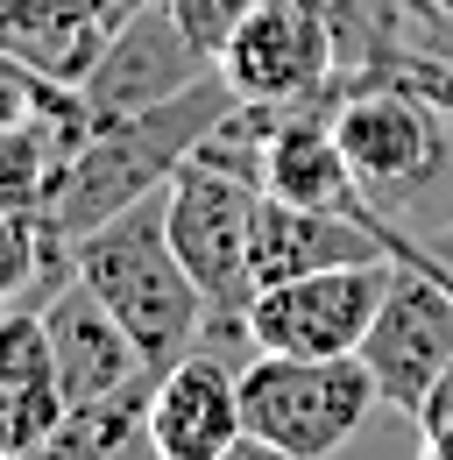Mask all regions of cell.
<instances>
[{
  "label": "cell",
  "instance_id": "cell-19",
  "mask_svg": "<svg viewBox=\"0 0 453 460\" xmlns=\"http://www.w3.org/2000/svg\"><path fill=\"white\" fill-rule=\"evenodd\" d=\"M369 78H404L411 93H425V100L453 120V58H432V50H411V43H404V50H396L383 71H369Z\"/></svg>",
  "mask_w": 453,
  "mask_h": 460
},
{
  "label": "cell",
  "instance_id": "cell-10",
  "mask_svg": "<svg viewBox=\"0 0 453 460\" xmlns=\"http://www.w3.org/2000/svg\"><path fill=\"white\" fill-rule=\"evenodd\" d=\"M43 333H50V361H57V383H64V403H71V411L135 397V390H156V376H164V368L135 347V333H128L78 277H64V284L43 297Z\"/></svg>",
  "mask_w": 453,
  "mask_h": 460
},
{
  "label": "cell",
  "instance_id": "cell-7",
  "mask_svg": "<svg viewBox=\"0 0 453 460\" xmlns=\"http://www.w3.org/2000/svg\"><path fill=\"white\" fill-rule=\"evenodd\" d=\"M213 71L226 78L234 100H255V107H298V100L340 93L333 29H326L319 7H305V0L255 7V14L226 36V50L213 58Z\"/></svg>",
  "mask_w": 453,
  "mask_h": 460
},
{
  "label": "cell",
  "instance_id": "cell-8",
  "mask_svg": "<svg viewBox=\"0 0 453 460\" xmlns=\"http://www.w3.org/2000/svg\"><path fill=\"white\" fill-rule=\"evenodd\" d=\"M354 354L369 361L383 403L411 418L432 390V376L453 361V284L425 262H396L390 290H383V305H376Z\"/></svg>",
  "mask_w": 453,
  "mask_h": 460
},
{
  "label": "cell",
  "instance_id": "cell-23",
  "mask_svg": "<svg viewBox=\"0 0 453 460\" xmlns=\"http://www.w3.org/2000/svg\"><path fill=\"white\" fill-rule=\"evenodd\" d=\"M226 460H298V454H283V447H270V439H255V432H241V439L226 447Z\"/></svg>",
  "mask_w": 453,
  "mask_h": 460
},
{
  "label": "cell",
  "instance_id": "cell-26",
  "mask_svg": "<svg viewBox=\"0 0 453 460\" xmlns=\"http://www.w3.org/2000/svg\"><path fill=\"white\" fill-rule=\"evenodd\" d=\"M113 7H120V22H128V14H135V7H156V0H113Z\"/></svg>",
  "mask_w": 453,
  "mask_h": 460
},
{
  "label": "cell",
  "instance_id": "cell-15",
  "mask_svg": "<svg viewBox=\"0 0 453 460\" xmlns=\"http://www.w3.org/2000/svg\"><path fill=\"white\" fill-rule=\"evenodd\" d=\"M71 277V241L43 213H0V312H43V297Z\"/></svg>",
  "mask_w": 453,
  "mask_h": 460
},
{
  "label": "cell",
  "instance_id": "cell-9",
  "mask_svg": "<svg viewBox=\"0 0 453 460\" xmlns=\"http://www.w3.org/2000/svg\"><path fill=\"white\" fill-rule=\"evenodd\" d=\"M199 78H213V58L177 29V14L156 0V7H135V14L107 36V50L93 58L78 100H85L93 128H100V120L149 114V107H164L177 93H191Z\"/></svg>",
  "mask_w": 453,
  "mask_h": 460
},
{
  "label": "cell",
  "instance_id": "cell-2",
  "mask_svg": "<svg viewBox=\"0 0 453 460\" xmlns=\"http://www.w3.org/2000/svg\"><path fill=\"white\" fill-rule=\"evenodd\" d=\"M71 277L135 333V347L156 368H170L177 354H191L199 333H206V290L191 284V270L170 248L164 191H149L128 213H113L93 234H78L71 241Z\"/></svg>",
  "mask_w": 453,
  "mask_h": 460
},
{
  "label": "cell",
  "instance_id": "cell-5",
  "mask_svg": "<svg viewBox=\"0 0 453 460\" xmlns=\"http://www.w3.org/2000/svg\"><path fill=\"white\" fill-rule=\"evenodd\" d=\"M340 149L376 206H396L447 171V114L404 78H354L333 100Z\"/></svg>",
  "mask_w": 453,
  "mask_h": 460
},
{
  "label": "cell",
  "instance_id": "cell-14",
  "mask_svg": "<svg viewBox=\"0 0 453 460\" xmlns=\"http://www.w3.org/2000/svg\"><path fill=\"white\" fill-rule=\"evenodd\" d=\"M113 29H120L113 0H0V58L29 64L57 85H85Z\"/></svg>",
  "mask_w": 453,
  "mask_h": 460
},
{
  "label": "cell",
  "instance_id": "cell-11",
  "mask_svg": "<svg viewBox=\"0 0 453 460\" xmlns=\"http://www.w3.org/2000/svg\"><path fill=\"white\" fill-rule=\"evenodd\" d=\"M142 425L164 460H226V447L248 432L241 425V368H226V354H213V347L177 354L149 390Z\"/></svg>",
  "mask_w": 453,
  "mask_h": 460
},
{
  "label": "cell",
  "instance_id": "cell-4",
  "mask_svg": "<svg viewBox=\"0 0 453 460\" xmlns=\"http://www.w3.org/2000/svg\"><path fill=\"white\" fill-rule=\"evenodd\" d=\"M376 403L383 390L361 354H248L241 361V425L298 460H333Z\"/></svg>",
  "mask_w": 453,
  "mask_h": 460
},
{
  "label": "cell",
  "instance_id": "cell-12",
  "mask_svg": "<svg viewBox=\"0 0 453 460\" xmlns=\"http://www.w3.org/2000/svg\"><path fill=\"white\" fill-rule=\"evenodd\" d=\"M333 100H298V107H277V128L262 142V191H277L290 206H326V213H354L369 191L340 149V128H333Z\"/></svg>",
  "mask_w": 453,
  "mask_h": 460
},
{
  "label": "cell",
  "instance_id": "cell-13",
  "mask_svg": "<svg viewBox=\"0 0 453 460\" xmlns=\"http://www.w3.org/2000/svg\"><path fill=\"white\" fill-rule=\"evenodd\" d=\"M369 255H390V248L361 227L354 213L290 206L277 191H262V206H255V248H248L255 290L290 284V277H312V270H333V262H369Z\"/></svg>",
  "mask_w": 453,
  "mask_h": 460
},
{
  "label": "cell",
  "instance_id": "cell-20",
  "mask_svg": "<svg viewBox=\"0 0 453 460\" xmlns=\"http://www.w3.org/2000/svg\"><path fill=\"white\" fill-rule=\"evenodd\" d=\"M50 93H57V78H43V71H29V64H14V58H0V128L29 120Z\"/></svg>",
  "mask_w": 453,
  "mask_h": 460
},
{
  "label": "cell",
  "instance_id": "cell-1",
  "mask_svg": "<svg viewBox=\"0 0 453 460\" xmlns=\"http://www.w3.org/2000/svg\"><path fill=\"white\" fill-rule=\"evenodd\" d=\"M234 107V93H226V78H199L191 93H177L164 107H149V114H128V120H100L78 149H71V164L57 171L50 199H43V220H50L64 241H78V234H93L100 220L113 213H128L135 199H149V191H164L177 164L206 142V128Z\"/></svg>",
  "mask_w": 453,
  "mask_h": 460
},
{
  "label": "cell",
  "instance_id": "cell-21",
  "mask_svg": "<svg viewBox=\"0 0 453 460\" xmlns=\"http://www.w3.org/2000/svg\"><path fill=\"white\" fill-rule=\"evenodd\" d=\"M411 425H418V439H425V432H447V425H453V361L432 376V390H425V403L411 411Z\"/></svg>",
  "mask_w": 453,
  "mask_h": 460
},
{
  "label": "cell",
  "instance_id": "cell-25",
  "mask_svg": "<svg viewBox=\"0 0 453 460\" xmlns=\"http://www.w3.org/2000/svg\"><path fill=\"white\" fill-rule=\"evenodd\" d=\"M418 460H453V425L447 432H425V439H418Z\"/></svg>",
  "mask_w": 453,
  "mask_h": 460
},
{
  "label": "cell",
  "instance_id": "cell-6",
  "mask_svg": "<svg viewBox=\"0 0 453 460\" xmlns=\"http://www.w3.org/2000/svg\"><path fill=\"white\" fill-rule=\"evenodd\" d=\"M396 255L369 262H333L290 284H262L248 297V347L255 354H354L383 290H390Z\"/></svg>",
  "mask_w": 453,
  "mask_h": 460
},
{
  "label": "cell",
  "instance_id": "cell-24",
  "mask_svg": "<svg viewBox=\"0 0 453 460\" xmlns=\"http://www.w3.org/2000/svg\"><path fill=\"white\" fill-rule=\"evenodd\" d=\"M425 270H440V277L453 284V227L440 234V241H425Z\"/></svg>",
  "mask_w": 453,
  "mask_h": 460
},
{
  "label": "cell",
  "instance_id": "cell-22",
  "mask_svg": "<svg viewBox=\"0 0 453 460\" xmlns=\"http://www.w3.org/2000/svg\"><path fill=\"white\" fill-rule=\"evenodd\" d=\"M107 460H164V454H156V439H149V425H135L128 439H113V447H107Z\"/></svg>",
  "mask_w": 453,
  "mask_h": 460
},
{
  "label": "cell",
  "instance_id": "cell-16",
  "mask_svg": "<svg viewBox=\"0 0 453 460\" xmlns=\"http://www.w3.org/2000/svg\"><path fill=\"white\" fill-rule=\"evenodd\" d=\"M142 418H149V390L113 397V403H85V411H71L57 425L50 439H36V447H22V454H7V460H107V447L128 439Z\"/></svg>",
  "mask_w": 453,
  "mask_h": 460
},
{
  "label": "cell",
  "instance_id": "cell-3",
  "mask_svg": "<svg viewBox=\"0 0 453 460\" xmlns=\"http://www.w3.org/2000/svg\"><path fill=\"white\" fill-rule=\"evenodd\" d=\"M255 206H262V184L226 171V164H206V156H184L177 177L164 184V227H170L177 262L191 270V284L206 290V333H199V347H213V354L248 347ZM248 354H255V347H248Z\"/></svg>",
  "mask_w": 453,
  "mask_h": 460
},
{
  "label": "cell",
  "instance_id": "cell-17",
  "mask_svg": "<svg viewBox=\"0 0 453 460\" xmlns=\"http://www.w3.org/2000/svg\"><path fill=\"white\" fill-rule=\"evenodd\" d=\"M71 418V403H64V383H14V390H0V460L22 454V447H36V439H50L57 425Z\"/></svg>",
  "mask_w": 453,
  "mask_h": 460
},
{
  "label": "cell",
  "instance_id": "cell-18",
  "mask_svg": "<svg viewBox=\"0 0 453 460\" xmlns=\"http://www.w3.org/2000/svg\"><path fill=\"white\" fill-rule=\"evenodd\" d=\"M164 7L177 14V29H184V36H191L206 58H220L226 36H234V29H241L255 7H270V0H164Z\"/></svg>",
  "mask_w": 453,
  "mask_h": 460
}]
</instances>
